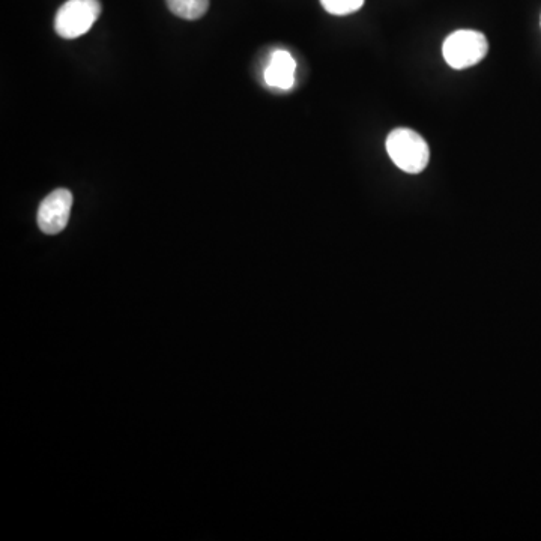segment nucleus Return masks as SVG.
I'll use <instances>...</instances> for the list:
<instances>
[{
	"label": "nucleus",
	"instance_id": "nucleus-7",
	"mask_svg": "<svg viewBox=\"0 0 541 541\" xmlns=\"http://www.w3.org/2000/svg\"><path fill=\"white\" fill-rule=\"evenodd\" d=\"M321 4L333 16H349L363 8L364 0H321Z\"/></svg>",
	"mask_w": 541,
	"mask_h": 541
},
{
	"label": "nucleus",
	"instance_id": "nucleus-5",
	"mask_svg": "<svg viewBox=\"0 0 541 541\" xmlns=\"http://www.w3.org/2000/svg\"><path fill=\"white\" fill-rule=\"evenodd\" d=\"M295 73H297V62L294 56L286 50H276L269 59L263 77L269 88L289 91L295 85Z\"/></svg>",
	"mask_w": 541,
	"mask_h": 541
},
{
	"label": "nucleus",
	"instance_id": "nucleus-2",
	"mask_svg": "<svg viewBox=\"0 0 541 541\" xmlns=\"http://www.w3.org/2000/svg\"><path fill=\"white\" fill-rule=\"evenodd\" d=\"M101 11L100 0H67L56 14V32L65 40L83 37L100 19Z\"/></svg>",
	"mask_w": 541,
	"mask_h": 541
},
{
	"label": "nucleus",
	"instance_id": "nucleus-3",
	"mask_svg": "<svg viewBox=\"0 0 541 541\" xmlns=\"http://www.w3.org/2000/svg\"><path fill=\"white\" fill-rule=\"evenodd\" d=\"M489 52V41L481 32L457 31L447 37L442 53L454 70H466L480 64Z\"/></svg>",
	"mask_w": 541,
	"mask_h": 541
},
{
	"label": "nucleus",
	"instance_id": "nucleus-6",
	"mask_svg": "<svg viewBox=\"0 0 541 541\" xmlns=\"http://www.w3.org/2000/svg\"><path fill=\"white\" fill-rule=\"evenodd\" d=\"M166 2L169 10L184 20L200 19L209 8V0H166Z\"/></svg>",
	"mask_w": 541,
	"mask_h": 541
},
{
	"label": "nucleus",
	"instance_id": "nucleus-4",
	"mask_svg": "<svg viewBox=\"0 0 541 541\" xmlns=\"http://www.w3.org/2000/svg\"><path fill=\"white\" fill-rule=\"evenodd\" d=\"M73 208V194L65 188L50 193L38 209V226L47 235H58L67 227Z\"/></svg>",
	"mask_w": 541,
	"mask_h": 541
},
{
	"label": "nucleus",
	"instance_id": "nucleus-1",
	"mask_svg": "<svg viewBox=\"0 0 541 541\" xmlns=\"http://www.w3.org/2000/svg\"><path fill=\"white\" fill-rule=\"evenodd\" d=\"M387 152L393 163L409 175H417L429 166V145L420 134L408 128H397L390 133Z\"/></svg>",
	"mask_w": 541,
	"mask_h": 541
}]
</instances>
